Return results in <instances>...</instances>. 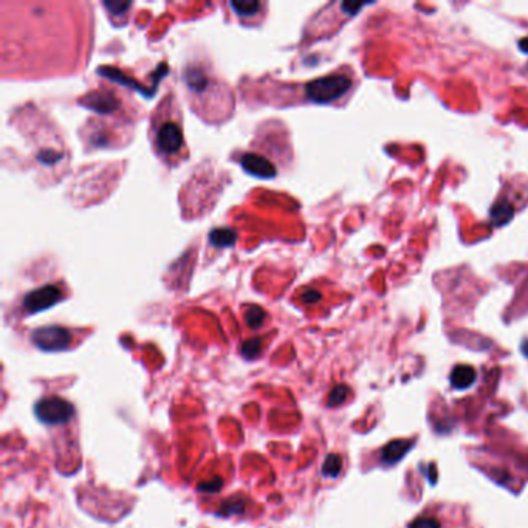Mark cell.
I'll return each mask as SVG.
<instances>
[{"label": "cell", "instance_id": "cell-1", "mask_svg": "<svg viewBox=\"0 0 528 528\" xmlns=\"http://www.w3.org/2000/svg\"><path fill=\"white\" fill-rule=\"evenodd\" d=\"M352 79L345 75H330L315 79L305 86L307 99L316 104H329L349 92Z\"/></svg>", "mask_w": 528, "mask_h": 528}, {"label": "cell", "instance_id": "cell-2", "mask_svg": "<svg viewBox=\"0 0 528 528\" xmlns=\"http://www.w3.org/2000/svg\"><path fill=\"white\" fill-rule=\"evenodd\" d=\"M73 414H75V407L67 400L59 397L42 398L34 406V415L41 423L49 426L66 425L71 420Z\"/></svg>", "mask_w": 528, "mask_h": 528}, {"label": "cell", "instance_id": "cell-3", "mask_svg": "<svg viewBox=\"0 0 528 528\" xmlns=\"http://www.w3.org/2000/svg\"><path fill=\"white\" fill-rule=\"evenodd\" d=\"M31 341L44 352L67 350L71 342V333L59 325H47L31 333Z\"/></svg>", "mask_w": 528, "mask_h": 528}, {"label": "cell", "instance_id": "cell-4", "mask_svg": "<svg viewBox=\"0 0 528 528\" xmlns=\"http://www.w3.org/2000/svg\"><path fill=\"white\" fill-rule=\"evenodd\" d=\"M61 296H62V291L59 287L45 285L42 288L30 291V293L24 298V308L26 310V313H30V315L47 310V308L59 303V300L62 299Z\"/></svg>", "mask_w": 528, "mask_h": 528}, {"label": "cell", "instance_id": "cell-5", "mask_svg": "<svg viewBox=\"0 0 528 528\" xmlns=\"http://www.w3.org/2000/svg\"><path fill=\"white\" fill-rule=\"evenodd\" d=\"M156 144L161 153L174 156L183 146V133H181L180 126L174 121L161 123L156 133Z\"/></svg>", "mask_w": 528, "mask_h": 528}, {"label": "cell", "instance_id": "cell-6", "mask_svg": "<svg viewBox=\"0 0 528 528\" xmlns=\"http://www.w3.org/2000/svg\"><path fill=\"white\" fill-rule=\"evenodd\" d=\"M242 168L248 172V174L260 178H273L276 176V168L271 165L268 160L258 156V153L247 152L243 153L240 158Z\"/></svg>", "mask_w": 528, "mask_h": 528}, {"label": "cell", "instance_id": "cell-7", "mask_svg": "<svg viewBox=\"0 0 528 528\" xmlns=\"http://www.w3.org/2000/svg\"><path fill=\"white\" fill-rule=\"evenodd\" d=\"M476 378H477L476 369L468 366V364H459V366L454 367L451 372V385L459 390L471 387L476 383Z\"/></svg>", "mask_w": 528, "mask_h": 528}, {"label": "cell", "instance_id": "cell-8", "mask_svg": "<svg viewBox=\"0 0 528 528\" xmlns=\"http://www.w3.org/2000/svg\"><path fill=\"white\" fill-rule=\"evenodd\" d=\"M84 99H86V101H83L81 104L88 107V108H92V111H95V112H101V113L113 112L115 108H118V106H120V104H118L116 99L108 93L96 92V93L88 95Z\"/></svg>", "mask_w": 528, "mask_h": 528}, {"label": "cell", "instance_id": "cell-9", "mask_svg": "<svg viewBox=\"0 0 528 528\" xmlns=\"http://www.w3.org/2000/svg\"><path fill=\"white\" fill-rule=\"evenodd\" d=\"M412 442H406V440H394L385 446V450L381 451V460H383L386 465H395L397 462L402 460L406 452L411 450Z\"/></svg>", "mask_w": 528, "mask_h": 528}, {"label": "cell", "instance_id": "cell-10", "mask_svg": "<svg viewBox=\"0 0 528 528\" xmlns=\"http://www.w3.org/2000/svg\"><path fill=\"white\" fill-rule=\"evenodd\" d=\"M513 215H514V208L508 202H505V200H500V202H497L489 211L491 220H493V223L497 226L505 225L507 222L512 220Z\"/></svg>", "mask_w": 528, "mask_h": 528}, {"label": "cell", "instance_id": "cell-11", "mask_svg": "<svg viewBox=\"0 0 528 528\" xmlns=\"http://www.w3.org/2000/svg\"><path fill=\"white\" fill-rule=\"evenodd\" d=\"M209 242H211L217 248L231 247L235 242V233L230 228H217L209 234Z\"/></svg>", "mask_w": 528, "mask_h": 528}, {"label": "cell", "instance_id": "cell-12", "mask_svg": "<svg viewBox=\"0 0 528 528\" xmlns=\"http://www.w3.org/2000/svg\"><path fill=\"white\" fill-rule=\"evenodd\" d=\"M265 312H263V308L258 307V305H251L247 313H245V321H247L248 327H251V329H259V327H262L263 321H265Z\"/></svg>", "mask_w": 528, "mask_h": 528}, {"label": "cell", "instance_id": "cell-13", "mask_svg": "<svg viewBox=\"0 0 528 528\" xmlns=\"http://www.w3.org/2000/svg\"><path fill=\"white\" fill-rule=\"evenodd\" d=\"M342 468V460L338 456V454H330L329 457L325 459L324 467H323V474L327 477H336L341 472Z\"/></svg>", "mask_w": 528, "mask_h": 528}, {"label": "cell", "instance_id": "cell-14", "mask_svg": "<svg viewBox=\"0 0 528 528\" xmlns=\"http://www.w3.org/2000/svg\"><path fill=\"white\" fill-rule=\"evenodd\" d=\"M231 8L242 17L254 16L260 8L259 2H253V0H243V2H231Z\"/></svg>", "mask_w": 528, "mask_h": 528}, {"label": "cell", "instance_id": "cell-15", "mask_svg": "<svg viewBox=\"0 0 528 528\" xmlns=\"http://www.w3.org/2000/svg\"><path fill=\"white\" fill-rule=\"evenodd\" d=\"M245 509V499H235L231 497L226 500L222 505V509L218 512V516H233V514H240Z\"/></svg>", "mask_w": 528, "mask_h": 528}, {"label": "cell", "instance_id": "cell-16", "mask_svg": "<svg viewBox=\"0 0 528 528\" xmlns=\"http://www.w3.org/2000/svg\"><path fill=\"white\" fill-rule=\"evenodd\" d=\"M240 352H242V355H243V357L247 358V360H254V358H258V357H259V353H260V340L254 338V340L245 341V342L242 344Z\"/></svg>", "mask_w": 528, "mask_h": 528}, {"label": "cell", "instance_id": "cell-17", "mask_svg": "<svg viewBox=\"0 0 528 528\" xmlns=\"http://www.w3.org/2000/svg\"><path fill=\"white\" fill-rule=\"evenodd\" d=\"M347 395H349V387L347 386H344V385L336 386L329 395V406H338V405L344 403L345 398H347Z\"/></svg>", "mask_w": 528, "mask_h": 528}, {"label": "cell", "instance_id": "cell-18", "mask_svg": "<svg viewBox=\"0 0 528 528\" xmlns=\"http://www.w3.org/2000/svg\"><path fill=\"white\" fill-rule=\"evenodd\" d=\"M409 528H440V522L434 517H418Z\"/></svg>", "mask_w": 528, "mask_h": 528}, {"label": "cell", "instance_id": "cell-19", "mask_svg": "<svg viewBox=\"0 0 528 528\" xmlns=\"http://www.w3.org/2000/svg\"><path fill=\"white\" fill-rule=\"evenodd\" d=\"M222 485H223V480L218 479V477H214L213 480L206 482V484L200 485L198 489L202 491V493H217V491L222 488Z\"/></svg>", "mask_w": 528, "mask_h": 528}, {"label": "cell", "instance_id": "cell-20", "mask_svg": "<svg viewBox=\"0 0 528 528\" xmlns=\"http://www.w3.org/2000/svg\"><path fill=\"white\" fill-rule=\"evenodd\" d=\"M104 6L112 14H123V13H126V10H129L132 4L131 2H127V4H124V2H104Z\"/></svg>", "mask_w": 528, "mask_h": 528}, {"label": "cell", "instance_id": "cell-21", "mask_svg": "<svg viewBox=\"0 0 528 528\" xmlns=\"http://www.w3.org/2000/svg\"><path fill=\"white\" fill-rule=\"evenodd\" d=\"M39 160L44 163V165H53V163H56L61 160V153L58 152H53L51 149L50 151H44L39 153Z\"/></svg>", "mask_w": 528, "mask_h": 528}, {"label": "cell", "instance_id": "cell-22", "mask_svg": "<svg viewBox=\"0 0 528 528\" xmlns=\"http://www.w3.org/2000/svg\"><path fill=\"white\" fill-rule=\"evenodd\" d=\"M320 299H321V293H320V291H316V290H308V291H305V293L303 295L304 303L313 304V303H316V300H320Z\"/></svg>", "mask_w": 528, "mask_h": 528}, {"label": "cell", "instance_id": "cell-23", "mask_svg": "<svg viewBox=\"0 0 528 528\" xmlns=\"http://www.w3.org/2000/svg\"><path fill=\"white\" fill-rule=\"evenodd\" d=\"M364 5H366V4H342V8H344V10H349V13L350 14H355V13H357L358 10H360V8H362Z\"/></svg>", "mask_w": 528, "mask_h": 528}, {"label": "cell", "instance_id": "cell-24", "mask_svg": "<svg viewBox=\"0 0 528 528\" xmlns=\"http://www.w3.org/2000/svg\"><path fill=\"white\" fill-rule=\"evenodd\" d=\"M519 49L528 54V38H524V39L519 41Z\"/></svg>", "mask_w": 528, "mask_h": 528}]
</instances>
